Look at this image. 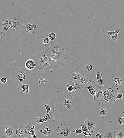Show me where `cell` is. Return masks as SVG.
<instances>
[{
  "instance_id": "cell-1",
  "label": "cell",
  "mask_w": 124,
  "mask_h": 138,
  "mask_svg": "<svg viewBox=\"0 0 124 138\" xmlns=\"http://www.w3.org/2000/svg\"><path fill=\"white\" fill-rule=\"evenodd\" d=\"M46 52L49 58L50 65L55 68L63 65L64 63L66 53L65 49L59 43L48 48Z\"/></svg>"
},
{
  "instance_id": "cell-2",
  "label": "cell",
  "mask_w": 124,
  "mask_h": 138,
  "mask_svg": "<svg viewBox=\"0 0 124 138\" xmlns=\"http://www.w3.org/2000/svg\"><path fill=\"white\" fill-rule=\"evenodd\" d=\"M62 95L69 98H74L81 93L84 88L79 80L70 78L65 79L62 84Z\"/></svg>"
},
{
  "instance_id": "cell-3",
  "label": "cell",
  "mask_w": 124,
  "mask_h": 138,
  "mask_svg": "<svg viewBox=\"0 0 124 138\" xmlns=\"http://www.w3.org/2000/svg\"><path fill=\"white\" fill-rule=\"evenodd\" d=\"M34 59L35 61L36 68L42 69L45 73H49L52 72L48 55L45 51H38L35 53Z\"/></svg>"
},
{
  "instance_id": "cell-4",
  "label": "cell",
  "mask_w": 124,
  "mask_h": 138,
  "mask_svg": "<svg viewBox=\"0 0 124 138\" xmlns=\"http://www.w3.org/2000/svg\"><path fill=\"white\" fill-rule=\"evenodd\" d=\"M119 90L117 86L113 83L107 89L104 90L103 98L104 102L108 107L113 103V101L117 95Z\"/></svg>"
},
{
  "instance_id": "cell-5",
  "label": "cell",
  "mask_w": 124,
  "mask_h": 138,
  "mask_svg": "<svg viewBox=\"0 0 124 138\" xmlns=\"http://www.w3.org/2000/svg\"><path fill=\"white\" fill-rule=\"evenodd\" d=\"M25 69L21 68H18L17 70L13 72L12 78L17 84L24 83L28 79Z\"/></svg>"
},
{
  "instance_id": "cell-6",
  "label": "cell",
  "mask_w": 124,
  "mask_h": 138,
  "mask_svg": "<svg viewBox=\"0 0 124 138\" xmlns=\"http://www.w3.org/2000/svg\"><path fill=\"white\" fill-rule=\"evenodd\" d=\"M53 128L52 123L44 122L40 123L38 130L40 133L44 134V138H48L53 134Z\"/></svg>"
},
{
  "instance_id": "cell-7",
  "label": "cell",
  "mask_w": 124,
  "mask_h": 138,
  "mask_svg": "<svg viewBox=\"0 0 124 138\" xmlns=\"http://www.w3.org/2000/svg\"><path fill=\"white\" fill-rule=\"evenodd\" d=\"M121 30V28L119 26H118L117 29L114 31H110L104 30L102 31V34L104 36L107 35H110L111 37L109 38V41L112 43H117L120 41L121 36L118 34Z\"/></svg>"
},
{
  "instance_id": "cell-8",
  "label": "cell",
  "mask_w": 124,
  "mask_h": 138,
  "mask_svg": "<svg viewBox=\"0 0 124 138\" xmlns=\"http://www.w3.org/2000/svg\"><path fill=\"white\" fill-rule=\"evenodd\" d=\"M88 86L85 87V88L88 89L91 95L93 98V101H97V95L100 89V87L97 83L92 80H90L88 84Z\"/></svg>"
},
{
  "instance_id": "cell-9",
  "label": "cell",
  "mask_w": 124,
  "mask_h": 138,
  "mask_svg": "<svg viewBox=\"0 0 124 138\" xmlns=\"http://www.w3.org/2000/svg\"><path fill=\"white\" fill-rule=\"evenodd\" d=\"M57 132L58 135L62 137L66 138L71 136L70 126L65 124H61L58 126Z\"/></svg>"
},
{
  "instance_id": "cell-10",
  "label": "cell",
  "mask_w": 124,
  "mask_h": 138,
  "mask_svg": "<svg viewBox=\"0 0 124 138\" xmlns=\"http://www.w3.org/2000/svg\"><path fill=\"white\" fill-rule=\"evenodd\" d=\"M42 104L46 109L47 113H49L50 111L54 112L56 107L52 100L49 99L45 100Z\"/></svg>"
},
{
  "instance_id": "cell-11",
  "label": "cell",
  "mask_w": 124,
  "mask_h": 138,
  "mask_svg": "<svg viewBox=\"0 0 124 138\" xmlns=\"http://www.w3.org/2000/svg\"><path fill=\"white\" fill-rule=\"evenodd\" d=\"M24 24L21 23L20 20L18 19H14L12 20L11 27L14 29V31H17L24 28Z\"/></svg>"
},
{
  "instance_id": "cell-12",
  "label": "cell",
  "mask_w": 124,
  "mask_h": 138,
  "mask_svg": "<svg viewBox=\"0 0 124 138\" xmlns=\"http://www.w3.org/2000/svg\"><path fill=\"white\" fill-rule=\"evenodd\" d=\"M84 121L88 128L89 133L91 134L92 135H93L96 129V123L89 119H86Z\"/></svg>"
},
{
  "instance_id": "cell-13",
  "label": "cell",
  "mask_w": 124,
  "mask_h": 138,
  "mask_svg": "<svg viewBox=\"0 0 124 138\" xmlns=\"http://www.w3.org/2000/svg\"><path fill=\"white\" fill-rule=\"evenodd\" d=\"M12 20L8 19L3 20L2 26L0 28V31L4 34L6 33L11 27Z\"/></svg>"
},
{
  "instance_id": "cell-14",
  "label": "cell",
  "mask_w": 124,
  "mask_h": 138,
  "mask_svg": "<svg viewBox=\"0 0 124 138\" xmlns=\"http://www.w3.org/2000/svg\"><path fill=\"white\" fill-rule=\"evenodd\" d=\"M33 125L32 123L29 122L25 123L23 125V127L24 132V137H32L31 135V130Z\"/></svg>"
},
{
  "instance_id": "cell-15",
  "label": "cell",
  "mask_w": 124,
  "mask_h": 138,
  "mask_svg": "<svg viewBox=\"0 0 124 138\" xmlns=\"http://www.w3.org/2000/svg\"><path fill=\"white\" fill-rule=\"evenodd\" d=\"M18 89L22 95H27L29 94L30 85L28 83H22L19 84Z\"/></svg>"
},
{
  "instance_id": "cell-16",
  "label": "cell",
  "mask_w": 124,
  "mask_h": 138,
  "mask_svg": "<svg viewBox=\"0 0 124 138\" xmlns=\"http://www.w3.org/2000/svg\"><path fill=\"white\" fill-rule=\"evenodd\" d=\"M4 128L5 129L4 133L5 136L3 137H6L9 138H13L14 137L15 132L13 128L9 126H5Z\"/></svg>"
},
{
  "instance_id": "cell-17",
  "label": "cell",
  "mask_w": 124,
  "mask_h": 138,
  "mask_svg": "<svg viewBox=\"0 0 124 138\" xmlns=\"http://www.w3.org/2000/svg\"><path fill=\"white\" fill-rule=\"evenodd\" d=\"M96 68L95 65L89 63H87L83 68L87 74L94 72L96 70Z\"/></svg>"
},
{
  "instance_id": "cell-18",
  "label": "cell",
  "mask_w": 124,
  "mask_h": 138,
  "mask_svg": "<svg viewBox=\"0 0 124 138\" xmlns=\"http://www.w3.org/2000/svg\"><path fill=\"white\" fill-rule=\"evenodd\" d=\"M15 133L19 138L24 137V132L23 126L19 125L15 128Z\"/></svg>"
},
{
  "instance_id": "cell-19",
  "label": "cell",
  "mask_w": 124,
  "mask_h": 138,
  "mask_svg": "<svg viewBox=\"0 0 124 138\" xmlns=\"http://www.w3.org/2000/svg\"><path fill=\"white\" fill-rule=\"evenodd\" d=\"M112 81L114 82L115 84L117 86L122 85L124 83V79L122 77L118 75H115L111 78Z\"/></svg>"
},
{
  "instance_id": "cell-20",
  "label": "cell",
  "mask_w": 124,
  "mask_h": 138,
  "mask_svg": "<svg viewBox=\"0 0 124 138\" xmlns=\"http://www.w3.org/2000/svg\"><path fill=\"white\" fill-rule=\"evenodd\" d=\"M89 80L88 76L85 74L81 75L79 79L80 83L83 86H85L88 84Z\"/></svg>"
},
{
  "instance_id": "cell-21",
  "label": "cell",
  "mask_w": 124,
  "mask_h": 138,
  "mask_svg": "<svg viewBox=\"0 0 124 138\" xmlns=\"http://www.w3.org/2000/svg\"><path fill=\"white\" fill-rule=\"evenodd\" d=\"M35 65L34 61L32 59H28L25 63V67L26 68L30 70L33 69L35 67Z\"/></svg>"
},
{
  "instance_id": "cell-22",
  "label": "cell",
  "mask_w": 124,
  "mask_h": 138,
  "mask_svg": "<svg viewBox=\"0 0 124 138\" xmlns=\"http://www.w3.org/2000/svg\"><path fill=\"white\" fill-rule=\"evenodd\" d=\"M24 25L26 27V32L28 33H31L32 34L34 33L33 31L34 29L36 28L37 26V25H33L29 23L25 24Z\"/></svg>"
},
{
  "instance_id": "cell-23",
  "label": "cell",
  "mask_w": 124,
  "mask_h": 138,
  "mask_svg": "<svg viewBox=\"0 0 124 138\" xmlns=\"http://www.w3.org/2000/svg\"><path fill=\"white\" fill-rule=\"evenodd\" d=\"M43 118H44L46 120V122L53 123H54L55 120V117L54 115L47 113L45 114Z\"/></svg>"
},
{
  "instance_id": "cell-24",
  "label": "cell",
  "mask_w": 124,
  "mask_h": 138,
  "mask_svg": "<svg viewBox=\"0 0 124 138\" xmlns=\"http://www.w3.org/2000/svg\"><path fill=\"white\" fill-rule=\"evenodd\" d=\"M81 76V74L76 71H72L70 75L71 78L75 80H79Z\"/></svg>"
},
{
  "instance_id": "cell-25",
  "label": "cell",
  "mask_w": 124,
  "mask_h": 138,
  "mask_svg": "<svg viewBox=\"0 0 124 138\" xmlns=\"http://www.w3.org/2000/svg\"><path fill=\"white\" fill-rule=\"evenodd\" d=\"M100 89L98 92L97 95V101L101 102V100L103 98V93L105 90V89L102 87H100Z\"/></svg>"
},
{
  "instance_id": "cell-26",
  "label": "cell",
  "mask_w": 124,
  "mask_h": 138,
  "mask_svg": "<svg viewBox=\"0 0 124 138\" xmlns=\"http://www.w3.org/2000/svg\"><path fill=\"white\" fill-rule=\"evenodd\" d=\"M96 76L98 82V84L99 87H103L104 84L103 83V80L102 77L103 75L100 72H99L95 74Z\"/></svg>"
},
{
  "instance_id": "cell-27",
  "label": "cell",
  "mask_w": 124,
  "mask_h": 138,
  "mask_svg": "<svg viewBox=\"0 0 124 138\" xmlns=\"http://www.w3.org/2000/svg\"><path fill=\"white\" fill-rule=\"evenodd\" d=\"M103 138H114V133L108 129H106L104 132Z\"/></svg>"
},
{
  "instance_id": "cell-28",
  "label": "cell",
  "mask_w": 124,
  "mask_h": 138,
  "mask_svg": "<svg viewBox=\"0 0 124 138\" xmlns=\"http://www.w3.org/2000/svg\"><path fill=\"white\" fill-rule=\"evenodd\" d=\"M42 44L44 46L48 48L51 45H52L51 43V41L50 39L46 37L43 39Z\"/></svg>"
},
{
  "instance_id": "cell-29",
  "label": "cell",
  "mask_w": 124,
  "mask_h": 138,
  "mask_svg": "<svg viewBox=\"0 0 124 138\" xmlns=\"http://www.w3.org/2000/svg\"><path fill=\"white\" fill-rule=\"evenodd\" d=\"M45 77H40L37 80V84L39 86H45V83L47 82L45 80Z\"/></svg>"
},
{
  "instance_id": "cell-30",
  "label": "cell",
  "mask_w": 124,
  "mask_h": 138,
  "mask_svg": "<svg viewBox=\"0 0 124 138\" xmlns=\"http://www.w3.org/2000/svg\"><path fill=\"white\" fill-rule=\"evenodd\" d=\"M114 138H124V131L123 130H121L119 131H116L114 133Z\"/></svg>"
},
{
  "instance_id": "cell-31",
  "label": "cell",
  "mask_w": 124,
  "mask_h": 138,
  "mask_svg": "<svg viewBox=\"0 0 124 138\" xmlns=\"http://www.w3.org/2000/svg\"><path fill=\"white\" fill-rule=\"evenodd\" d=\"M109 112L108 109L104 108V109L102 108H101L100 111H99V115L101 118H103L106 117V115L107 113Z\"/></svg>"
},
{
  "instance_id": "cell-32",
  "label": "cell",
  "mask_w": 124,
  "mask_h": 138,
  "mask_svg": "<svg viewBox=\"0 0 124 138\" xmlns=\"http://www.w3.org/2000/svg\"><path fill=\"white\" fill-rule=\"evenodd\" d=\"M63 103L62 104L64 106L66 107L69 109H71V101L70 98H66L63 99Z\"/></svg>"
},
{
  "instance_id": "cell-33",
  "label": "cell",
  "mask_w": 124,
  "mask_h": 138,
  "mask_svg": "<svg viewBox=\"0 0 124 138\" xmlns=\"http://www.w3.org/2000/svg\"><path fill=\"white\" fill-rule=\"evenodd\" d=\"M80 127H81L83 132H86L88 133H89L88 128L84 121L82 122L79 126V128Z\"/></svg>"
},
{
  "instance_id": "cell-34",
  "label": "cell",
  "mask_w": 124,
  "mask_h": 138,
  "mask_svg": "<svg viewBox=\"0 0 124 138\" xmlns=\"http://www.w3.org/2000/svg\"><path fill=\"white\" fill-rule=\"evenodd\" d=\"M124 96V92L122 91H119L113 103H114L115 101L118 99H119L120 100H122L123 97Z\"/></svg>"
},
{
  "instance_id": "cell-35",
  "label": "cell",
  "mask_w": 124,
  "mask_h": 138,
  "mask_svg": "<svg viewBox=\"0 0 124 138\" xmlns=\"http://www.w3.org/2000/svg\"><path fill=\"white\" fill-rule=\"evenodd\" d=\"M47 37H48L51 41V43L52 45L53 41L56 38V35L54 33H51L47 35Z\"/></svg>"
},
{
  "instance_id": "cell-36",
  "label": "cell",
  "mask_w": 124,
  "mask_h": 138,
  "mask_svg": "<svg viewBox=\"0 0 124 138\" xmlns=\"http://www.w3.org/2000/svg\"><path fill=\"white\" fill-rule=\"evenodd\" d=\"M46 122V120L44 118H41L38 116L37 120H36L35 122V124L36 125H37L39 123Z\"/></svg>"
},
{
  "instance_id": "cell-37",
  "label": "cell",
  "mask_w": 124,
  "mask_h": 138,
  "mask_svg": "<svg viewBox=\"0 0 124 138\" xmlns=\"http://www.w3.org/2000/svg\"><path fill=\"white\" fill-rule=\"evenodd\" d=\"M82 132L83 131L82 130L77 129H75L73 131V132L77 135H78L79 134H82Z\"/></svg>"
},
{
  "instance_id": "cell-38",
  "label": "cell",
  "mask_w": 124,
  "mask_h": 138,
  "mask_svg": "<svg viewBox=\"0 0 124 138\" xmlns=\"http://www.w3.org/2000/svg\"><path fill=\"white\" fill-rule=\"evenodd\" d=\"M102 134L101 132L100 131L97 132L96 134L95 135L93 136V137L94 138H101Z\"/></svg>"
},
{
  "instance_id": "cell-39",
  "label": "cell",
  "mask_w": 124,
  "mask_h": 138,
  "mask_svg": "<svg viewBox=\"0 0 124 138\" xmlns=\"http://www.w3.org/2000/svg\"><path fill=\"white\" fill-rule=\"evenodd\" d=\"M118 118L119 119V125H124V117H119Z\"/></svg>"
},
{
  "instance_id": "cell-40",
  "label": "cell",
  "mask_w": 124,
  "mask_h": 138,
  "mask_svg": "<svg viewBox=\"0 0 124 138\" xmlns=\"http://www.w3.org/2000/svg\"><path fill=\"white\" fill-rule=\"evenodd\" d=\"M7 81V78L5 77H2L1 79V82L3 84H5L6 83Z\"/></svg>"
},
{
  "instance_id": "cell-41",
  "label": "cell",
  "mask_w": 124,
  "mask_h": 138,
  "mask_svg": "<svg viewBox=\"0 0 124 138\" xmlns=\"http://www.w3.org/2000/svg\"><path fill=\"white\" fill-rule=\"evenodd\" d=\"M31 136L32 137L34 138H37V134H35L34 132H32L31 133Z\"/></svg>"
},
{
  "instance_id": "cell-42",
  "label": "cell",
  "mask_w": 124,
  "mask_h": 138,
  "mask_svg": "<svg viewBox=\"0 0 124 138\" xmlns=\"http://www.w3.org/2000/svg\"><path fill=\"white\" fill-rule=\"evenodd\" d=\"M4 37V34L0 31V38L3 39Z\"/></svg>"
},
{
  "instance_id": "cell-43",
  "label": "cell",
  "mask_w": 124,
  "mask_h": 138,
  "mask_svg": "<svg viewBox=\"0 0 124 138\" xmlns=\"http://www.w3.org/2000/svg\"><path fill=\"white\" fill-rule=\"evenodd\" d=\"M87 134H88V133L86 132H82V134H83L84 137H87Z\"/></svg>"
},
{
  "instance_id": "cell-44",
  "label": "cell",
  "mask_w": 124,
  "mask_h": 138,
  "mask_svg": "<svg viewBox=\"0 0 124 138\" xmlns=\"http://www.w3.org/2000/svg\"><path fill=\"white\" fill-rule=\"evenodd\" d=\"M92 136V135H91V134L90 133H88V134H87V136H88L89 137V136Z\"/></svg>"
},
{
  "instance_id": "cell-45",
  "label": "cell",
  "mask_w": 124,
  "mask_h": 138,
  "mask_svg": "<svg viewBox=\"0 0 124 138\" xmlns=\"http://www.w3.org/2000/svg\"><path fill=\"white\" fill-rule=\"evenodd\" d=\"M0 87H1V86H0Z\"/></svg>"
},
{
  "instance_id": "cell-46",
  "label": "cell",
  "mask_w": 124,
  "mask_h": 138,
  "mask_svg": "<svg viewBox=\"0 0 124 138\" xmlns=\"http://www.w3.org/2000/svg\"></svg>"
}]
</instances>
